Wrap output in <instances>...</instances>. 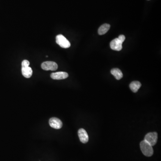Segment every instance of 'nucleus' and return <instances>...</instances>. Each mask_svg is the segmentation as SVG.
Masks as SVG:
<instances>
[{"label": "nucleus", "instance_id": "obj_11", "mask_svg": "<svg viewBox=\"0 0 161 161\" xmlns=\"http://www.w3.org/2000/svg\"><path fill=\"white\" fill-rule=\"evenodd\" d=\"M141 84L138 81H133L129 85V87L133 92H137L139 88L141 87Z\"/></svg>", "mask_w": 161, "mask_h": 161}, {"label": "nucleus", "instance_id": "obj_10", "mask_svg": "<svg viewBox=\"0 0 161 161\" xmlns=\"http://www.w3.org/2000/svg\"><path fill=\"white\" fill-rule=\"evenodd\" d=\"M111 73L113 75L117 80H119L121 79L123 77V74L121 71L118 68H114L111 71Z\"/></svg>", "mask_w": 161, "mask_h": 161}, {"label": "nucleus", "instance_id": "obj_1", "mask_svg": "<svg viewBox=\"0 0 161 161\" xmlns=\"http://www.w3.org/2000/svg\"><path fill=\"white\" fill-rule=\"evenodd\" d=\"M140 148L144 155L147 157H151L153 155V151L152 146L145 140L142 141L140 143Z\"/></svg>", "mask_w": 161, "mask_h": 161}, {"label": "nucleus", "instance_id": "obj_7", "mask_svg": "<svg viewBox=\"0 0 161 161\" xmlns=\"http://www.w3.org/2000/svg\"><path fill=\"white\" fill-rule=\"evenodd\" d=\"M78 137L82 143H86L89 141V136L87 132L83 128H80L78 131Z\"/></svg>", "mask_w": 161, "mask_h": 161}, {"label": "nucleus", "instance_id": "obj_6", "mask_svg": "<svg viewBox=\"0 0 161 161\" xmlns=\"http://www.w3.org/2000/svg\"><path fill=\"white\" fill-rule=\"evenodd\" d=\"M123 42L118 39L116 38L110 43V47L113 50L120 51L122 49Z\"/></svg>", "mask_w": 161, "mask_h": 161}, {"label": "nucleus", "instance_id": "obj_14", "mask_svg": "<svg viewBox=\"0 0 161 161\" xmlns=\"http://www.w3.org/2000/svg\"><path fill=\"white\" fill-rule=\"evenodd\" d=\"M118 38V39H119L120 41H121L123 43L124 41L125 40V36H123V35H120L119 37Z\"/></svg>", "mask_w": 161, "mask_h": 161}, {"label": "nucleus", "instance_id": "obj_12", "mask_svg": "<svg viewBox=\"0 0 161 161\" xmlns=\"http://www.w3.org/2000/svg\"><path fill=\"white\" fill-rule=\"evenodd\" d=\"M110 25L108 24H104L98 28V33L100 35H103L106 34L109 31Z\"/></svg>", "mask_w": 161, "mask_h": 161}, {"label": "nucleus", "instance_id": "obj_5", "mask_svg": "<svg viewBox=\"0 0 161 161\" xmlns=\"http://www.w3.org/2000/svg\"><path fill=\"white\" fill-rule=\"evenodd\" d=\"M49 125L52 128L59 129L61 128L63 123L60 119L56 117L51 118L49 121Z\"/></svg>", "mask_w": 161, "mask_h": 161}, {"label": "nucleus", "instance_id": "obj_2", "mask_svg": "<svg viewBox=\"0 0 161 161\" xmlns=\"http://www.w3.org/2000/svg\"><path fill=\"white\" fill-rule=\"evenodd\" d=\"M56 42L62 48H69L71 46L70 41L62 35H58L56 36Z\"/></svg>", "mask_w": 161, "mask_h": 161}, {"label": "nucleus", "instance_id": "obj_9", "mask_svg": "<svg viewBox=\"0 0 161 161\" xmlns=\"http://www.w3.org/2000/svg\"><path fill=\"white\" fill-rule=\"evenodd\" d=\"M22 73L24 77L29 78L32 76L33 71L30 67H22Z\"/></svg>", "mask_w": 161, "mask_h": 161}, {"label": "nucleus", "instance_id": "obj_8", "mask_svg": "<svg viewBox=\"0 0 161 161\" xmlns=\"http://www.w3.org/2000/svg\"><path fill=\"white\" fill-rule=\"evenodd\" d=\"M69 74L65 72H53L51 74V77L54 80H62L67 78Z\"/></svg>", "mask_w": 161, "mask_h": 161}, {"label": "nucleus", "instance_id": "obj_4", "mask_svg": "<svg viewBox=\"0 0 161 161\" xmlns=\"http://www.w3.org/2000/svg\"><path fill=\"white\" fill-rule=\"evenodd\" d=\"M42 69L45 70L55 71L58 68V65L53 61H46L41 64Z\"/></svg>", "mask_w": 161, "mask_h": 161}, {"label": "nucleus", "instance_id": "obj_13", "mask_svg": "<svg viewBox=\"0 0 161 161\" xmlns=\"http://www.w3.org/2000/svg\"><path fill=\"white\" fill-rule=\"evenodd\" d=\"M30 66V62L27 60H25L22 61V67H28Z\"/></svg>", "mask_w": 161, "mask_h": 161}, {"label": "nucleus", "instance_id": "obj_3", "mask_svg": "<svg viewBox=\"0 0 161 161\" xmlns=\"http://www.w3.org/2000/svg\"><path fill=\"white\" fill-rule=\"evenodd\" d=\"M151 146L156 144L158 140V133L156 132H150L146 135L145 140Z\"/></svg>", "mask_w": 161, "mask_h": 161}]
</instances>
